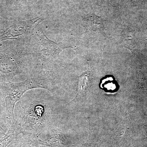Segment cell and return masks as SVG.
I'll return each mask as SVG.
<instances>
[{
	"label": "cell",
	"mask_w": 147,
	"mask_h": 147,
	"mask_svg": "<svg viewBox=\"0 0 147 147\" xmlns=\"http://www.w3.org/2000/svg\"><path fill=\"white\" fill-rule=\"evenodd\" d=\"M3 101H4L2 95L1 93L0 92V113H1V108L2 107L3 103ZM0 129L3 130V129L1 126V124H0Z\"/></svg>",
	"instance_id": "cell-10"
},
{
	"label": "cell",
	"mask_w": 147,
	"mask_h": 147,
	"mask_svg": "<svg viewBox=\"0 0 147 147\" xmlns=\"http://www.w3.org/2000/svg\"><path fill=\"white\" fill-rule=\"evenodd\" d=\"M86 27L92 31L101 32L104 30V20L95 15L87 16L84 19Z\"/></svg>",
	"instance_id": "cell-5"
},
{
	"label": "cell",
	"mask_w": 147,
	"mask_h": 147,
	"mask_svg": "<svg viewBox=\"0 0 147 147\" xmlns=\"http://www.w3.org/2000/svg\"><path fill=\"white\" fill-rule=\"evenodd\" d=\"M44 20L37 17L31 20L21 21L7 29L0 36L1 39H21L31 36L35 29Z\"/></svg>",
	"instance_id": "cell-4"
},
{
	"label": "cell",
	"mask_w": 147,
	"mask_h": 147,
	"mask_svg": "<svg viewBox=\"0 0 147 147\" xmlns=\"http://www.w3.org/2000/svg\"><path fill=\"white\" fill-rule=\"evenodd\" d=\"M54 110L49 102L44 100L31 101L25 108L21 121L16 120L15 125L20 132L38 133L53 125Z\"/></svg>",
	"instance_id": "cell-2"
},
{
	"label": "cell",
	"mask_w": 147,
	"mask_h": 147,
	"mask_svg": "<svg viewBox=\"0 0 147 147\" xmlns=\"http://www.w3.org/2000/svg\"><path fill=\"white\" fill-rule=\"evenodd\" d=\"M17 134V129L15 125L10 126L7 133L0 139V147H7Z\"/></svg>",
	"instance_id": "cell-9"
},
{
	"label": "cell",
	"mask_w": 147,
	"mask_h": 147,
	"mask_svg": "<svg viewBox=\"0 0 147 147\" xmlns=\"http://www.w3.org/2000/svg\"><path fill=\"white\" fill-rule=\"evenodd\" d=\"M89 84V77L88 74H84L79 76L78 79L77 94L73 101H78L82 99L86 94Z\"/></svg>",
	"instance_id": "cell-6"
},
{
	"label": "cell",
	"mask_w": 147,
	"mask_h": 147,
	"mask_svg": "<svg viewBox=\"0 0 147 147\" xmlns=\"http://www.w3.org/2000/svg\"><path fill=\"white\" fill-rule=\"evenodd\" d=\"M40 144L51 147H63L65 142L60 134L55 133L44 140H39Z\"/></svg>",
	"instance_id": "cell-7"
},
{
	"label": "cell",
	"mask_w": 147,
	"mask_h": 147,
	"mask_svg": "<svg viewBox=\"0 0 147 147\" xmlns=\"http://www.w3.org/2000/svg\"><path fill=\"white\" fill-rule=\"evenodd\" d=\"M38 38L37 52L39 57L44 64L48 63L59 55L67 47L62 44L54 42L49 39L44 34L42 29L37 32Z\"/></svg>",
	"instance_id": "cell-3"
},
{
	"label": "cell",
	"mask_w": 147,
	"mask_h": 147,
	"mask_svg": "<svg viewBox=\"0 0 147 147\" xmlns=\"http://www.w3.org/2000/svg\"><path fill=\"white\" fill-rule=\"evenodd\" d=\"M121 38L125 46L132 51L135 43L134 33L132 30L129 29L124 30L122 33Z\"/></svg>",
	"instance_id": "cell-8"
},
{
	"label": "cell",
	"mask_w": 147,
	"mask_h": 147,
	"mask_svg": "<svg viewBox=\"0 0 147 147\" xmlns=\"http://www.w3.org/2000/svg\"><path fill=\"white\" fill-rule=\"evenodd\" d=\"M39 88L50 92H52L53 89L51 81L45 75L41 74L30 76L20 83L7 82L0 83V92L5 103L7 117L10 126L16 123L14 110L16 102L19 101L26 92Z\"/></svg>",
	"instance_id": "cell-1"
}]
</instances>
